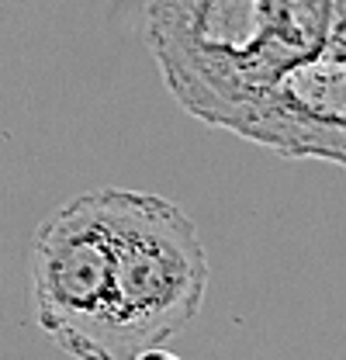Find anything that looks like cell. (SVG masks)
<instances>
[{
    "label": "cell",
    "instance_id": "obj_1",
    "mask_svg": "<svg viewBox=\"0 0 346 360\" xmlns=\"http://www.w3.org/2000/svg\"><path fill=\"white\" fill-rule=\"evenodd\" d=\"M111 236L115 343L122 360L170 343L205 305L208 253L194 219L163 194L101 187Z\"/></svg>",
    "mask_w": 346,
    "mask_h": 360
},
{
    "label": "cell",
    "instance_id": "obj_2",
    "mask_svg": "<svg viewBox=\"0 0 346 360\" xmlns=\"http://www.w3.org/2000/svg\"><path fill=\"white\" fill-rule=\"evenodd\" d=\"M32 305L45 336L73 360H122L115 343L111 236L101 191L63 201L32 243Z\"/></svg>",
    "mask_w": 346,
    "mask_h": 360
},
{
    "label": "cell",
    "instance_id": "obj_3",
    "mask_svg": "<svg viewBox=\"0 0 346 360\" xmlns=\"http://www.w3.org/2000/svg\"><path fill=\"white\" fill-rule=\"evenodd\" d=\"M129 360H180L173 354L167 343H160V347H146V350H139V354H132Z\"/></svg>",
    "mask_w": 346,
    "mask_h": 360
}]
</instances>
